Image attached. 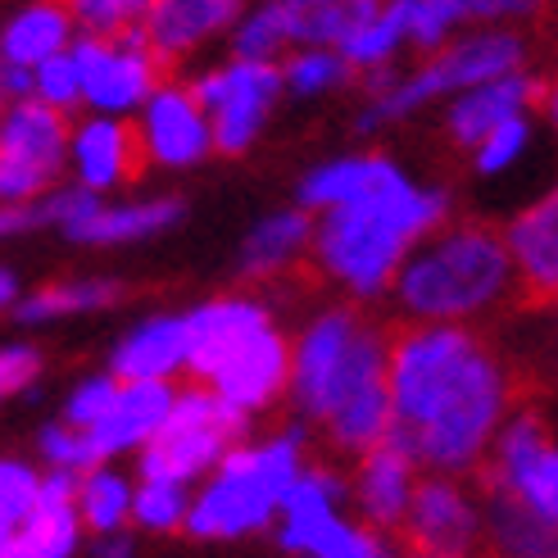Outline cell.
Masks as SVG:
<instances>
[{
    "label": "cell",
    "mask_w": 558,
    "mask_h": 558,
    "mask_svg": "<svg viewBox=\"0 0 558 558\" xmlns=\"http://www.w3.org/2000/svg\"><path fill=\"white\" fill-rule=\"evenodd\" d=\"M390 409L396 436L427 472H486L495 436L518 409V386L477 327L390 331Z\"/></svg>",
    "instance_id": "6da1fadb"
},
{
    "label": "cell",
    "mask_w": 558,
    "mask_h": 558,
    "mask_svg": "<svg viewBox=\"0 0 558 558\" xmlns=\"http://www.w3.org/2000/svg\"><path fill=\"white\" fill-rule=\"evenodd\" d=\"M291 409L350 459L396 436L390 331L359 304H327L291 337Z\"/></svg>",
    "instance_id": "7a4b0ae2"
},
{
    "label": "cell",
    "mask_w": 558,
    "mask_h": 558,
    "mask_svg": "<svg viewBox=\"0 0 558 558\" xmlns=\"http://www.w3.org/2000/svg\"><path fill=\"white\" fill-rule=\"evenodd\" d=\"M450 222V195L413 182L404 169L373 195L318 214L314 268L354 304L390 300L409 255Z\"/></svg>",
    "instance_id": "3957f363"
},
{
    "label": "cell",
    "mask_w": 558,
    "mask_h": 558,
    "mask_svg": "<svg viewBox=\"0 0 558 558\" xmlns=\"http://www.w3.org/2000/svg\"><path fill=\"white\" fill-rule=\"evenodd\" d=\"M522 295L505 228L445 222L409 255L390 304L409 327H477Z\"/></svg>",
    "instance_id": "277c9868"
},
{
    "label": "cell",
    "mask_w": 558,
    "mask_h": 558,
    "mask_svg": "<svg viewBox=\"0 0 558 558\" xmlns=\"http://www.w3.org/2000/svg\"><path fill=\"white\" fill-rule=\"evenodd\" d=\"M191 377L228 400L241 417H259L291 396V337L255 295H214L186 310Z\"/></svg>",
    "instance_id": "5b68a950"
},
{
    "label": "cell",
    "mask_w": 558,
    "mask_h": 558,
    "mask_svg": "<svg viewBox=\"0 0 558 558\" xmlns=\"http://www.w3.org/2000/svg\"><path fill=\"white\" fill-rule=\"evenodd\" d=\"M310 468L304 432L282 427L268 436H245L191 495L186 536L195 541H245L272 532L287 490Z\"/></svg>",
    "instance_id": "8992f818"
},
{
    "label": "cell",
    "mask_w": 558,
    "mask_h": 558,
    "mask_svg": "<svg viewBox=\"0 0 558 558\" xmlns=\"http://www.w3.org/2000/svg\"><path fill=\"white\" fill-rule=\"evenodd\" d=\"M522 60H526L522 37L472 33V37H459L445 50H436L432 60L413 73L377 69V73H368V109H364V119H359V128L373 132L386 123H400L413 114V109H423L440 96L454 100L459 92H472V87H486L495 77L522 73Z\"/></svg>",
    "instance_id": "52a82bcc"
},
{
    "label": "cell",
    "mask_w": 558,
    "mask_h": 558,
    "mask_svg": "<svg viewBox=\"0 0 558 558\" xmlns=\"http://www.w3.org/2000/svg\"><path fill=\"white\" fill-rule=\"evenodd\" d=\"M245 423L250 417H241L228 400L214 396L209 386H201V381L178 386L173 409L163 417L159 436L150 440V450L136 459V477L201 486L245 440Z\"/></svg>",
    "instance_id": "ba28073f"
},
{
    "label": "cell",
    "mask_w": 558,
    "mask_h": 558,
    "mask_svg": "<svg viewBox=\"0 0 558 558\" xmlns=\"http://www.w3.org/2000/svg\"><path fill=\"white\" fill-rule=\"evenodd\" d=\"M73 123L41 100H14L0 123V195L5 205L41 201L69 173Z\"/></svg>",
    "instance_id": "9c48e42d"
},
{
    "label": "cell",
    "mask_w": 558,
    "mask_h": 558,
    "mask_svg": "<svg viewBox=\"0 0 558 558\" xmlns=\"http://www.w3.org/2000/svg\"><path fill=\"white\" fill-rule=\"evenodd\" d=\"M73 60L82 73V105L92 114H142L146 100L163 87V60L150 50L142 27L123 37H77Z\"/></svg>",
    "instance_id": "30bf717a"
},
{
    "label": "cell",
    "mask_w": 558,
    "mask_h": 558,
    "mask_svg": "<svg viewBox=\"0 0 558 558\" xmlns=\"http://www.w3.org/2000/svg\"><path fill=\"white\" fill-rule=\"evenodd\" d=\"M195 100L205 105V114L214 123V146L222 155H241L255 146V136L264 132L277 96L287 92L282 64H264V60H236L209 69L191 82Z\"/></svg>",
    "instance_id": "8fae6325"
},
{
    "label": "cell",
    "mask_w": 558,
    "mask_h": 558,
    "mask_svg": "<svg viewBox=\"0 0 558 558\" xmlns=\"http://www.w3.org/2000/svg\"><path fill=\"white\" fill-rule=\"evenodd\" d=\"M486 482L495 495H509L558 526V440L549 436L541 413L513 409L505 432L495 436Z\"/></svg>",
    "instance_id": "7c38bea8"
},
{
    "label": "cell",
    "mask_w": 558,
    "mask_h": 558,
    "mask_svg": "<svg viewBox=\"0 0 558 558\" xmlns=\"http://www.w3.org/2000/svg\"><path fill=\"white\" fill-rule=\"evenodd\" d=\"M400 536L413 549L472 558L477 549H486V499L468 486V477L427 472L413 495V509L404 518Z\"/></svg>",
    "instance_id": "4fadbf2b"
},
{
    "label": "cell",
    "mask_w": 558,
    "mask_h": 558,
    "mask_svg": "<svg viewBox=\"0 0 558 558\" xmlns=\"http://www.w3.org/2000/svg\"><path fill=\"white\" fill-rule=\"evenodd\" d=\"M354 526L350 509V477H341L337 468L310 463L287 490L282 509L272 522V541L282 545L291 558H318L327 545H337Z\"/></svg>",
    "instance_id": "5bb4252c"
},
{
    "label": "cell",
    "mask_w": 558,
    "mask_h": 558,
    "mask_svg": "<svg viewBox=\"0 0 558 558\" xmlns=\"http://www.w3.org/2000/svg\"><path fill=\"white\" fill-rule=\"evenodd\" d=\"M427 468L417 463L400 440H386L377 450L359 454L350 468V509L354 522L373 526L381 536L404 532V518L413 509V495L423 486Z\"/></svg>",
    "instance_id": "9a60e30c"
},
{
    "label": "cell",
    "mask_w": 558,
    "mask_h": 558,
    "mask_svg": "<svg viewBox=\"0 0 558 558\" xmlns=\"http://www.w3.org/2000/svg\"><path fill=\"white\" fill-rule=\"evenodd\" d=\"M136 132H142L146 163L155 169H195L209 150H218L205 105L182 82H163L146 100V109L136 114Z\"/></svg>",
    "instance_id": "2e32d148"
},
{
    "label": "cell",
    "mask_w": 558,
    "mask_h": 558,
    "mask_svg": "<svg viewBox=\"0 0 558 558\" xmlns=\"http://www.w3.org/2000/svg\"><path fill=\"white\" fill-rule=\"evenodd\" d=\"M146 169L142 132L128 119L114 114H92L73 123V150H69V178L96 195H109L128 186L136 173Z\"/></svg>",
    "instance_id": "e0dca14e"
},
{
    "label": "cell",
    "mask_w": 558,
    "mask_h": 558,
    "mask_svg": "<svg viewBox=\"0 0 558 558\" xmlns=\"http://www.w3.org/2000/svg\"><path fill=\"white\" fill-rule=\"evenodd\" d=\"M173 396H178V386H169V381H123L119 400L109 404V413L87 432L100 463L142 459L150 450V440L159 436L163 417H169Z\"/></svg>",
    "instance_id": "ac0fdd59"
},
{
    "label": "cell",
    "mask_w": 558,
    "mask_h": 558,
    "mask_svg": "<svg viewBox=\"0 0 558 558\" xmlns=\"http://www.w3.org/2000/svg\"><path fill=\"white\" fill-rule=\"evenodd\" d=\"M518 287L536 304H558V186L536 195L505 222Z\"/></svg>",
    "instance_id": "d6986e66"
},
{
    "label": "cell",
    "mask_w": 558,
    "mask_h": 558,
    "mask_svg": "<svg viewBox=\"0 0 558 558\" xmlns=\"http://www.w3.org/2000/svg\"><path fill=\"white\" fill-rule=\"evenodd\" d=\"M82 513H77V477L50 472L41 505L19 526L0 532V558H73L82 545Z\"/></svg>",
    "instance_id": "ffe728a7"
},
{
    "label": "cell",
    "mask_w": 558,
    "mask_h": 558,
    "mask_svg": "<svg viewBox=\"0 0 558 558\" xmlns=\"http://www.w3.org/2000/svg\"><path fill=\"white\" fill-rule=\"evenodd\" d=\"M109 373L123 381H178L191 377V331L186 314H150L132 323L114 354H109Z\"/></svg>",
    "instance_id": "44dd1931"
},
{
    "label": "cell",
    "mask_w": 558,
    "mask_h": 558,
    "mask_svg": "<svg viewBox=\"0 0 558 558\" xmlns=\"http://www.w3.org/2000/svg\"><path fill=\"white\" fill-rule=\"evenodd\" d=\"M314 236H318V214H310L304 205L272 209L245 232V241L236 250V268H241V277H250V282L287 277L304 259L314 264Z\"/></svg>",
    "instance_id": "7402d4cb"
},
{
    "label": "cell",
    "mask_w": 558,
    "mask_h": 558,
    "mask_svg": "<svg viewBox=\"0 0 558 558\" xmlns=\"http://www.w3.org/2000/svg\"><path fill=\"white\" fill-rule=\"evenodd\" d=\"M532 105H541V82L536 77H526V73L495 77V82H486V87L459 92L450 100V109H445V132H450L454 146L477 150L495 128L532 114Z\"/></svg>",
    "instance_id": "603a6c76"
},
{
    "label": "cell",
    "mask_w": 558,
    "mask_h": 558,
    "mask_svg": "<svg viewBox=\"0 0 558 558\" xmlns=\"http://www.w3.org/2000/svg\"><path fill=\"white\" fill-rule=\"evenodd\" d=\"M236 14H241V0H155L142 33L159 60L173 64L201 41H209L214 33L232 27Z\"/></svg>",
    "instance_id": "cb8c5ba5"
},
{
    "label": "cell",
    "mask_w": 558,
    "mask_h": 558,
    "mask_svg": "<svg viewBox=\"0 0 558 558\" xmlns=\"http://www.w3.org/2000/svg\"><path fill=\"white\" fill-rule=\"evenodd\" d=\"M73 14L64 0H27V5L5 23L0 54L10 69H41L54 54L73 50Z\"/></svg>",
    "instance_id": "d4e9b609"
},
{
    "label": "cell",
    "mask_w": 558,
    "mask_h": 558,
    "mask_svg": "<svg viewBox=\"0 0 558 558\" xmlns=\"http://www.w3.org/2000/svg\"><path fill=\"white\" fill-rule=\"evenodd\" d=\"M400 173V163H390L386 155H341L327 159L318 169H310L300 178V205L310 214H327L373 195L381 182H390Z\"/></svg>",
    "instance_id": "484cf974"
},
{
    "label": "cell",
    "mask_w": 558,
    "mask_h": 558,
    "mask_svg": "<svg viewBox=\"0 0 558 558\" xmlns=\"http://www.w3.org/2000/svg\"><path fill=\"white\" fill-rule=\"evenodd\" d=\"M119 295L123 287L114 277H64V282H46L37 291H27L10 314L19 327H50L82 314H100L109 304H119Z\"/></svg>",
    "instance_id": "4316f807"
},
{
    "label": "cell",
    "mask_w": 558,
    "mask_h": 558,
    "mask_svg": "<svg viewBox=\"0 0 558 558\" xmlns=\"http://www.w3.org/2000/svg\"><path fill=\"white\" fill-rule=\"evenodd\" d=\"M291 27V46L341 50L359 27H368L381 5L377 0H277Z\"/></svg>",
    "instance_id": "83f0119b"
},
{
    "label": "cell",
    "mask_w": 558,
    "mask_h": 558,
    "mask_svg": "<svg viewBox=\"0 0 558 558\" xmlns=\"http://www.w3.org/2000/svg\"><path fill=\"white\" fill-rule=\"evenodd\" d=\"M182 222V201L178 195H146V201H105L92 228L82 232V245H136L173 232Z\"/></svg>",
    "instance_id": "f1b7e54d"
},
{
    "label": "cell",
    "mask_w": 558,
    "mask_h": 558,
    "mask_svg": "<svg viewBox=\"0 0 558 558\" xmlns=\"http://www.w3.org/2000/svg\"><path fill=\"white\" fill-rule=\"evenodd\" d=\"M486 554L490 558H558V526L509 495L486 490Z\"/></svg>",
    "instance_id": "f546056e"
},
{
    "label": "cell",
    "mask_w": 558,
    "mask_h": 558,
    "mask_svg": "<svg viewBox=\"0 0 558 558\" xmlns=\"http://www.w3.org/2000/svg\"><path fill=\"white\" fill-rule=\"evenodd\" d=\"M132 505H136V477L119 463H96L77 477V513L92 536L132 532Z\"/></svg>",
    "instance_id": "4dcf8cb0"
},
{
    "label": "cell",
    "mask_w": 558,
    "mask_h": 558,
    "mask_svg": "<svg viewBox=\"0 0 558 558\" xmlns=\"http://www.w3.org/2000/svg\"><path fill=\"white\" fill-rule=\"evenodd\" d=\"M191 495H195V486H182V482L136 477L132 532H146V536L186 532V518H191Z\"/></svg>",
    "instance_id": "1f68e13d"
},
{
    "label": "cell",
    "mask_w": 558,
    "mask_h": 558,
    "mask_svg": "<svg viewBox=\"0 0 558 558\" xmlns=\"http://www.w3.org/2000/svg\"><path fill=\"white\" fill-rule=\"evenodd\" d=\"M404 41H409V23H404V10H400V0H396V5H386L368 27H359V33L341 46V54L350 60V69L377 73V69L390 64V54H396Z\"/></svg>",
    "instance_id": "d6a6232c"
},
{
    "label": "cell",
    "mask_w": 558,
    "mask_h": 558,
    "mask_svg": "<svg viewBox=\"0 0 558 558\" xmlns=\"http://www.w3.org/2000/svg\"><path fill=\"white\" fill-rule=\"evenodd\" d=\"M350 60L341 50H327V46H300L291 60L282 64V82L291 96H323V92H337L350 82Z\"/></svg>",
    "instance_id": "836d02e7"
},
{
    "label": "cell",
    "mask_w": 558,
    "mask_h": 558,
    "mask_svg": "<svg viewBox=\"0 0 558 558\" xmlns=\"http://www.w3.org/2000/svg\"><path fill=\"white\" fill-rule=\"evenodd\" d=\"M37 463H41L46 472L82 477L87 468L100 463V454H96V445H92L87 432L73 427V423H64V417H54V423H46V427L37 432Z\"/></svg>",
    "instance_id": "e575fe53"
},
{
    "label": "cell",
    "mask_w": 558,
    "mask_h": 558,
    "mask_svg": "<svg viewBox=\"0 0 558 558\" xmlns=\"http://www.w3.org/2000/svg\"><path fill=\"white\" fill-rule=\"evenodd\" d=\"M291 46V27H287V14L277 0L259 5L255 14H245L232 33V54L236 60H264V64H277V54Z\"/></svg>",
    "instance_id": "d590c367"
},
{
    "label": "cell",
    "mask_w": 558,
    "mask_h": 558,
    "mask_svg": "<svg viewBox=\"0 0 558 558\" xmlns=\"http://www.w3.org/2000/svg\"><path fill=\"white\" fill-rule=\"evenodd\" d=\"M50 472L37 459H5L0 463V532L19 526L27 513L41 505Z\"/></svg>",
    "instance_id": "8d00e7d4"
},
{
    "label": "cell",
    "mask_w": 558,
    "mask_h": 558,
    "mask_svg": "<svg viewBox=\"0 0 558 558\" xmlns=\"http://www.w3.org/2000/svg\"><path fill=\"white\" fill-rule=\"evenodd\" d=\"M77 27H87V37H123L146 23L155 0H64Z\"/></svg>",
    "instance_id": "74e56055"
},
{
    "label": "cell",
    "mask_w": 558,
    "mask_h": 558,
    "mask_svg": "<svg viewBox=\"0 0 558 558\" xmlns=\"http://www.w3.org/2000/svg\"><path fill=\"white\" fill-rule=\"evenodd\" d=\"M526 150H532V114L509 119L505 128H495L486 142L472 150V169H477L482 178H505L526 159Z\"/></svg>",
    "instance_id": "f35d334b"
},
{
    "label": "cell",
    "mask_w": 558,
    "mask_h": 558,
    "mask_svg": "<svg viewBox=\"0 0 558 558\" xmlns=\"http://www.w3.org/2000/svg\"><path fill=\"white\" fill-rule=\"evenodd\" d=\"M400 10H404V23H409V41L423 46V50L445 46V37L468 19L463 0H400Z\"/></svg>",
    "instance_id": "ab89813d"
},
{
    "label": "cell",
    "mask_w": 558,
    "mask_h": 558,
    "mask_svg": "<svg viewBox=\"0 0 558 558\" xmlns=\"http://www.w3.org/2000/svg\"><path fill=\"white\" fill-rule=\"evenodd\" d=\"M119 386H123L119 373H92V377H82L69 390V396H64L60 417H64V423H73V427H82V432H92L100 417L109 413V404L119 400Z\"/></svg>",
    "instance_id": "60d3db41"
},
{
    "label": "cell",
    "mask_w": 558,
    "mask_h": 558,
    "mask_svg": "<svg viewBox=\"0 0 558 558\" xmlns=\"http://www.w3.org/2000/svg\"><path fill=\"white\" fill-rule=\"evenodd\" d=\"M33 77H37L33 100H41V105H50V109H60V114H69L73 105H82V73H77L73 50L54 54V60H46L41 69H33Z\"/></svg>",
    "instance_id": "b9f144b4"
},
{
    "label": "cell",
    "mask_w": 558,
    "mask_h": 558,
    "mask_svg": "<svg viewBox=\"0 0 558 558\" xmlns=\"http://www.w3.org/2000/svg\"><path fill=\"white\" fill-rule=\"evenodd\" d=\"M41 377H46V354L33 341H10L0 350V390H5L10 400L33 396Z\"/></svg>",
    "instance_id": "7bdbcfd3"
},
{
    "label": "cell",
    "mask_w": 558,
    "mask_h": 558,
    "mask_svg": "<svg viewBox=\"0 0 558 558\" xmlns=\"http://www.w3.org/2000/svg\"><path fill=\"white\" fill-rule=\"evenodd\" d=\"M318 558H396V549H390V536L373 532V526H364V522H354L350 532L337 545H327Z\"/></svg>",
    "instance_id": "ee69618b"
},
{
    "label": "cell",
    "mask_w": 558,
    "mask_h": 558,
    "mask_svg": "<svg viewBox=\"0 0 558 558\" xmlns=\"http://www.w3.org/2000/svg\"><path fill=\"white\" fill-rule=\"evenodd\" d=\"M468 19H482V23H505V19H522V14H536L541 0H463Z\"/></svg>",
    "instance_id": "f6af8a7d"
},
{
    "label": "cell",
    "mask_w": 558,
    "mask_h": 558,
    "mask_svg": "<svg viewBox=\"0 0 558 558\" xmlns=\"http://www.w3.org/2000/svg\"><path fill=\"white\" fill-rule=\"evenodd\" d=\"M96 558H132V536L128 532L96 536Z\"/></svg>",
    "instance_id": "bcb514c9"
},
{
    "label": "cell",
    "mask_w": 558,
    "mask_h": 558,
    "mask_svg": "<svg viewBox=\"0 0 558 558\" xmlns=\"http://www.w3.org/2000/svg\"><path fill=\"white\" fill-rule=\"evenodd\" d=\"M541 114H545L549 132L558 136V77H549L545 87H541Z\"/></svg>",
    "instance_id": "7dc6e473"
},
{
    "label": "cell",
    "mask_w": 558,
    "mask_h": 558,
    "mask_svg": "<svg viewBox=\"0 0 558 558\" xmlns=\"http://www.w3.org/2000/svg\"><path fill=\"white\" fill-rule=\"evenodd\" d=\"M27 291L19 287V277H14V268H5V272H0V304H5V310H14V304L23 300Z\"/></svg>",
    "instance_id": "c3c4849f"
},
{
    "label": "cell",
    "mask_w": 558,
    "mask_h": 558,
    "mask_svg": "<svg viewBox=\"0 0 558 558\" xmlns=\"http://www.w3.org/2000/svg\"><path fill=\"white\" fill-rule=\"evenodd\" d=\"M396 558H450V554H432V549H413V545H404Z\"/></svg>",
    "instance_id": "681fc988"
},
{
    "label": "cell",
    "mask_w": 558,
    "mask_h": 558,
    "mask_svg": "<svg viewBox=\"0 0 558 558\" xmlns=\"http://www.w3.org/2000/svg\"><path fill=\"white\" fill-rule=\"evenodd\" d=\"M549 341H554V350H558V304H554V323H549Z\"/></svg>",
    "instance_id": "f907efd6"
}]
</instances>
